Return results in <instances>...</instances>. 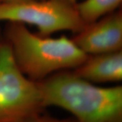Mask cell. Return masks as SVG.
<instances>
[{
    "instance_id": "obj_1",
    "label": "cell",
    "mask_w": 122,
    "mask_h": 122,
    "mask_svg": "<svg viewBox=\"0 0 122 122\" xmlns=\"http://www.w3.org/2000/svg\"><path fill=\"white\" fill-rule=\"evenodd\" d=\"M44 106L56 107L77 122H122V86L100 87L69 70L36 82Z\"/></svg>"
},
{
    "instance_id": "obj_2",
    "label": "cell",
    "mask_w": 122,
    "mask_h": 122,
    "mask_svg": "<svg viewBox=\"0 0 122 122\" xmlns=\"http://www.w3.org/2000/svg\"><path fill=\"white\" fill-rule=\"evenodd\" d=\"M6 37L18 69L35 82L61 71L74 69L88 56L66 36H41L20 22H9Z\"/></svg>"
},
{
    "instance_id": "obj_3",
    "label": "cell",
    "mask_w": 122,
    "mask_h": 122,
    "mask_svg": "<svg viewBox=\"0 0 122 122\" xmlns=\"http://www.w3.org/2000/svg\"><path fill=\"white\" fill-rule=\"evenodd\" d=\"M45 109L37 83L18 69L9 44L0 43V122H25Z\"/></svg>"
},
{
    "instance_id": "obj_4",
    "label": "cell",
    "mask_w": 122,
    "mask_h": 122,
    "mask_svg": "<svg viewBox=\"0 0 122 122\" xmlns=\"http://www.w3.org/2000/svg\"><path fill=\"white\" fill-rule=\"evenodd\" d=\"M20 22L35 26L41 36L69 30L77 33L86 25L75 4L68 0H33L18 4L0 3V22Z\"/></svg>"
},
{
    "instance_id": "obj_5",
    "label": "cell",
    "mask_w": 122,
    "mask_h": 122,
    "mask_svg": "<svg viewBox=\"0 0 122 122\" xmlns=\"http://www.w3.org/2000/svg\"><path fill=\"white\" fill-rule=\"evenodd\" d=\"M87 55L122 50V12L116 10L87 24L72 39Z\"/></svg>"
},
{
    "instance_id": "obj_6",
    "label": "cell",
    "mask_w": 122,
    "mask_h": 122,
    "mask_svg": "<svg viewBox=\"0 0 122 122\" xmlns=\"http://www.w3.org/2000/svg\"><path fill=\"white\" fill-rule=\"evenodd\" d=\"M73 72L92 83L120 82L122 80V50L88 55Z\"/></svg>"
},
{
    "instance_id": "obj_7",
    "label": "cell",
    "mask_w": 122,
    "mask_h": 122,
    "mask_svg": "<svg viewBox=\"0 0 122 122\" xmlns=\"http://www.w3.org/2000/svg\"><path fill=\"white\" fill-rule=\"evenodd\" d=\"M122 3V0H83L77 2L75 8L81 20L87 25L117 10Z\"/></svg>"
},
{
    "instance_id": "obj_8",
    "label": "cell",
    "mask_w": 122,
    "mask_h": 122,
    "mask_svg": "<svg viewBox=\"0 0 122 122\" xmlns=\"http://www.w3.org/2000/svg\"><path fill=\"white\" fill-rule=\"evenodd\" d=\"M25 122H77L73 117L68 118H56L46 115L43 112L29 118Z\"/></svg>"
},
{
    "instance_id": "obj_9",
    "label": "cell",
    "mask_w": 122,
    "mask_h": 122,
    "mask_svg": "<svg viewBox=\"0 0 122 122\" xmlns=\"http://www.w3.org/2000/svg\"><path fill=\"white\" fill-rule=\"evenodd\" d=\"M33 0H0V3H4V4H18L26 2Z\"/></svg>"
},
{
    "instance_id": "obj_10",
    "label": "cell",
    "mask_w": 122,
    "mask_h": 122,
    "mask_svg": "<svg viewBox=\"0 0 122 122\" xmlns=\"http://www.w3.org/2000/svg\"><path fill=\"white\" fill-rule=\"evenodd\" d=\"M69 1H70L71 3L73 4H75L77 2V0H68Z\"/></svg>"
}]
</instances>
